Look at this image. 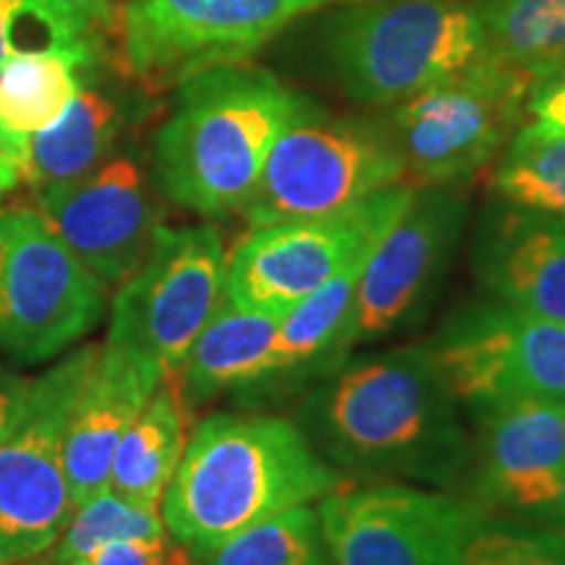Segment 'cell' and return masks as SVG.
<instances>
[{
  "label": "cell",
  "mask_w": 565,
  "mask_h": 565,
  "mask_svg": "<svg viewBox=\"0 0 565 565\" xmlns=\"http://www.w3.org/2000/svg\"><path fill=\"white\" fill-rule=\"evenodd\" d=\"M299 427L324 461L366 482L448 484L469 461L458 401L427 345L343 366L303 401Z\"/></svg>",
  "instance_id": "cell-1"
},
{
  "label": "cell",
  "mask_w": 565,
  "mask_h": 565,
  "mask_svg": "<svg viewBox=\"0 0 565 565\" xmlns=\"http://www.w3.org/2000/svg\"><path fill=\"white\" fill-rule=\"evenodd\" d=\"M299 424L273 414H210L189 435L162 494L168 534L192 553L351 484Z\"/></svg>",
  "instance_id": "cell-2"
},
{
  "label": "cell",
  "mask_w": 565,
  "mask_h": 565,
  "mask_svg": "<svg viewBox=\"0 0 565 565\" xmlns=\"http://www.w3.org/2000/svg\"><path fill=\"white\" fill-rule=\"evenodd\" d=\"M312 103L270 71L231 63L181 82L154 139V181L168 200L200 215L242 212L267 154Z\"/></svg>",
  "instance_id": "cell-3"
},
{
  "label": "cell",
  "mask_w": 565,
  "mask_h": 565,
  "mask_svg": "<svg viewBox=\"0 0 565 565\" xmlns=\"http://www.w3.org/2000/svg\"><path fill=\"white\" fill-rule=\"evenodd\" d=\"M477 0H366L330 34L343 92L370 105H398L484 58Z\"/></svg>",
  "instance_id": "cell-4"
},
{
  "label": "cell",
  "mask_w": 565,
  "mask_h": 565,
  "mask_svg": "<svg viewBox=\"0 0 565 565\" xmlns=\"http://www.w3.org/2000/svg\"><path fill=\"white\" fill-rule=\"evenodd\" d=\"M529 82L484 55L398 103L387 134L404 160L408 186H458L492 166L526 124Z\"/></svg>",
  "instance_id": "cell-5"
},
{
  "label": "cell",
  "mask_w": 565,
  "mask_h": 565,
  "mask_svg": "<svg viewBox=\"0 0 565 565\" xmlns=\"http://www.w3.org/2000/svg\"><path fill=\"white\" fill-rule=\"evenodd\" d=\"M108 288L40 210L0 207V356L51 362L103 320Z\"/></svg>",
  "instance_id": "cell-6"
},
{
  "label": "cell",
  "mask_w": 565,
  "mask_h": 565,
  "mask_svg": "<svg viewBox=\"0 0 565 565\" xmlns=\"http://www.w3.org/2000/svg\"><path fill=\"white\" fill-rule=\"evenodd\" d=\"M97 353L100 345H79L26 383L17 419L0 443V563L45 555L74 513L63 440Z\"/></svg>",
  "instance_id": "cell-7"
},
{
  "label": "cell",
  "mask_w": 565,
  "mask_h": 565,
  "mask_svg": "<svg viewBox=\"0 0 565 565\" xmlns=\"http://www.w3.org/2000/svg\"><path fill=\"white\" fill-rule=\"evenodd\" d=\"M412 194L414 186L398 183L330 215L252 228L228 252L225 299L282 317L324 282L364 265Z\"/></svg>",
  "instance_id": "cell-8"
},
{
  "label": "cell",
  "mask_w": 565,
  "mask_h": 565,
  "mask_svg": "<svg viewBox=\"0 0 565 565\" xmlns=\"http://www.w3.org/2000/svg\"><path fill=\"white\" fill-rule=\"evenodd\" d=\"M398 183L406 168L387 129L324 118L312 105L273 145L242 212L249 228H263L330 215Z\"/></svg>",
  "instance_id": "cell-9"
},
{
  "label": "cell",
  "mask_w": 565,
  "mask_h": 565,
  "mask_svg": "<svg viewBox=\"0 0 565 565\" xmlns=\"http://www.w3.org/2000/svg\"><path fill=\"white\" fill-rule=\"evenodd\" d=\"M225 270L215 225H160L145 263L116 288L105 343L171 377L225 299Z\"/></svg>",
  "instance_id": "cell-10"
},
{
  "label": "cell",
  "mask_w": 565,
  "mask_h": 565,
  "mask_svg": "<svg viewBox=\"0 0 565 565\" xmlns=\"http://www.w3.org/2000/svg\"><path fill=\"white\" fill-rule=\"evenodd\" d=\"M324 0H126L121 55L134 79L160 89L246 63Z\"/></svg>",
  "instance_id": "cell-11"
},
{
  "label": "cell",
  "mask_w": 565,
  "mask_h": 565,
  "mask_svg": "<svg viewBox=\"0 0 565 565\" xmlns=\"http://www.w3.org/2000/svg\"><path fill=\"white\" fill-rule=\"evenodd\" d=\"M427 351L469 412L515 398L565 404V322L484 299L458 309Z\"/></svg>",
  "instance_id": "cell-12"
},
{
  "label": "cell",
  "mask_w": 565,
  "mask_h": 565,
  "mask_svg": "<svg viewBox=\"0 0 565 565\" xmlns=\"http://www.w3.org/2000/svg\"><path fill=\"white\" fill-rule=\"evenodd\" d=\"M333 565H461L475 503L404 482H351L317 503Z\"/></svg>",
  "instance_id": "cell-13"
},
{
  "label": "cell",
  "mask_w": 565,
  "mask_h": 565,
  "mask_svg": "<svg viewBox=\"0 0 565 565\" xmlns=\"http://www.w3.org/2000/svg\"><path fill=\"white\" fill-rule=\"evenodd\" d=\"M463 221L466 200L456 186L414 189L359 275L349 349L380 341L419 315L448 273Z\"/></svg>",
  "instance_id": "cell-14"
},
{
  "label": "cell",
  "mask_w": 565,
  "mask_h": 565,
  "mask_svg": "<svg viewBox=\"0 0 565 565\" xmlns=\"http://www.w3.org/2000/svg\"><path fill=\"white\" fill-rule=\"evenodd\" d=\"M38 210L105 288H118L150 254L160 215L150 181L129 154L38 189Z\"/></svg>",
  "instance_id": "cell-15"
},
{
  "label": "cell",
  "mask_w": 565,
  "mask_h": 565,
  "mask_svg": "<svg viewBox=\"0 0 565 565\" xmlns=\"http://www.w3.org/2000/svg\"><path fill=\"white\" fill-rule=\"evenodd\" d=\"M471 414L475 505L542 524L565 477V404L515 398Z\"/></svg>",
  "instance_id": "cell-16"
},
{
  "label": "cell",
  "mask_w": 565,
  "mask_h": 565,
  "mask_svg": "<svg viewBox=\"0 0 565 565\" xmlns=\"http://www.w3.org/2000/svg\"><path fill=\"white\" fill-rule=\"evenodd\" d=\"M162 380L166 374L134 353L108 343L100 345L71 408L63 440V463L74 508L108 490L118 443Z\"/></svg>",
  "instance_id": "cell-17"
},
{
  "label": "cell",
  "mask_w": 565,
  "mask_h": 565,
  "mask_svg": "<svg viewBox=\"0 0 565 565\" xmlns=\"http://www.w3.org/2000/svg\"><path fill=\"white\" fill-rule=\"evenodd\" d=\"M477 275L490 299L565 322V223L505 204L482 225Z\"/></svg>",
  "instance_id": "cell-18"
},
{
  "label": "cell",
  "mask_w": 565,
  "mask_h": 565,
  "mask_svg": "<svg viewBox=\"0 0 565 565\" xmlns=\"http://www.w3.org/2000/svg\"><path fill=\"white\" fill-rule=\"evenodd\" d=\"M280 317L221 301L173 374L189 408L217 395L273 380V345Z\"/></svg>",
  "instance_id": "cell-19"
},
{
  "label": "cell",
  "mask_w": 565,
  "mask_h": 565,
  "mask_svg": "<svg viewBox=\"0 0 565 565\" xmlns=\"http://www.w3.org/2000/svg\"><path fill=\"white\" fill-rule=\"evenodd\" d=\"M124 124V105L110 92L84 79L58 121L24 141L21 183L38 192L89 173L116 150Z\"/></svg>",
  "instance_id": "cell-20"
},
{
  "label": "cell",
  "mask_w": 565,
  "mask_h": 565,
  "mask_svg": "<svg viewBox=\"0 0 565 565\" xmlns=\"http://www.w3.org/2000/svg\"><path fill=\"white\" fill-rule=\"evenodd\" d=\"M189 422L192 408L171 374L154 387L150 401L126 427L113 456L110 490L131 503L160 511L162 494L186 450Z\"/></svg>",
  "instance_id": "cell-21"
},
{
  "label": "cell",
  "mask_w": 565,
  "mask_h": 565,
  "mask_svg": "<svg viewBox=\"0 0 565 565\" xmlns=\"http://www.w3.org/2000/svg\"><path fill=\"white\" fill-rule=\"evenodd\" d=\"M87 45L26 47L0 66V134L24 145L66 113L95 66Z\"/></svg>",
  "instance_id": "cell-22"
},
{
  "label": "cell",
  "mask_w": 565,
  "mask_h": 565,
  "mask_svg": "<svg viewBox=\"0 0 565 565\" xmlns=\"http://www.w3.org/2000/svg\"><path fill=\"white\" fill-rule=\"evenodd\" d=\"M362 267L338 275L280 317L273 345V380L299 374L349 351V324Z\"/></svg>",
  "instance_id": "cell-23"
},
{
  "label": "cell",
  "mask_w": 565,
  "mask_h": 565,
  "mask_svg": "<svg viewBox=\"0 0 565 565\" xmlns=\"http://www.w3.org/2000/svg\"><path fill=\"white\" fill-rule=\"evenodd\" d=\"M492 189L505 204L565 223V134L521 124L494 160Z\"/></svg>",
  "instance_id": "cell-24"
},
{
  "label": "cell",
  "mask_w": 565,
  "mask_h": 565,
  "mask_svg": "<svg viewBox=\"0 0 565 565\" xmlns=\"http://www.w3.org/2000/svg\"><path fill=\"white\" fill-rule=\"evenodd\" d=\"M484 51L532 79L565 53V0H477Z\"/></svg>",
  "instance_id": "cell-25"
},
{
  "label": "cell",
  "mask_w": 565,
  "mask_h": 565,
  "mask_svg": "<svg viewBox=\"0 0 565 565\" xmlns=\"http://www.w3.org/2000/svg\"><path fill=\"white\" fill-rule=\"evenodd\" d=\"M192 555L194 565H333L312 505L273 515Z\"/></svg>",
  "instance_id": "cell-26"
},
{
  "label": "cell",
  "mask_w": 565,
  "mask_h": 565,
  "mask_svg": "<svg viewBox=\"0 0 565 565\" xmlns=\"http://www.w3.org/2000/svg\"><path fill=\"white\" fill-rule=\"evenodd\" d=\"M166 532L168 529L162 524L160 511L131 503L108 487L74 508L66 529L47 553L53 557V565H66L92 550L108 545V542L158 536Z\"/></svg>",
  "instance_id": "cell-27"
},
{
  "label": "cell",
  "mask_w": 565,
  "mask_h": 565,
  "mask_svg": "<svg viewBox=\"0 0 565 565\" xmlns=\"http://www.w3.org/2000/svg\"><path fill=\"white\" fill-rule=\"evenodd\" d=\"M461 565H565V532L479 511L466 534Z\"/></svg>",
  "instance_id": "cell-28"
},
{
  "label": "cell",
  "mask_w": 565,
  "mask_h": 565,
  "mask_svg": "<svg viewBox=\"0 0 565 565\" xmlns=\"http://www.w3.org/2000/svg\"><path fill=\"white\" fill-rule=\"evenodd\" d=\"M40 9L53 45H87L97 51V38L113 19L110 0H40Z\"/></svg>",
  "instance_id": "cell-29"
},
{
  "label": "cell",
  "mask_w": 565,
  "mask_h": 565,
  "mask_svg": "<svg viewBox=\"0 0 565 565\" xmlns=\"http://www.w3.org/2000/svg\"><path fill=\"white\" fill-rule=\"evenodd\" d=\"M66 565H194V555L166 532L108 542Z\"/></svg>",
  "instance_id": "cell-30"
},
{
  "label": "cell",
  "mask_w": 565,
  "mask_h": 565,
  "mask_svg": "<svg viewBox=\"0 0 565 565\" xmlns=\"http://www.w3.org/2000/svg\"><path fill=\"white\" fill-rule=\"evenodd\" d=\"M526 118L550 131L565 134V53L532 74L526 92Z\"/></svg>",
  "instance_id": "cell-31"
},
{
  "label": "cell",
  "mask_w": 565,
  "mask_h": 565,
  "mask_svg": "<svg viewBox=\"0 0 565 565\" xmlns=\"http://www.w3.org/2000/svg\"><path fill=\"white\" fill-rule=\"evenodd\" d=\"M21 19H34L47 32L40 0H0V66L21 51L17 45V26ZM47 38H51V32H47Z\"/></svg>",
  "instance_id": "cell-32"
},
{
  "label": "cell",
  "mask_w": 565,
  "mask_h": 565,
  "mask_svg": "<svg viewBox=\"0 0 565 565\" xmlns=\"http://www.w3.org/2000/svg\"><path fill=\"white\" fill-rule=\"evenodd\" d=\"M26 383H30V380L17 374L13 366L0 362V443L9 435L13 419H17L21 398H24L26 393Z\"/></svg>",
  "instance_id": "cell-33"
},
{
  "label": "cell",
  "mask_w": 565,
  "mask_h": 565,
  "mask_svg": "<svg viewBox=\"0 0 565 565\" xmlns=\"http://www.w3.org/2000/svg\"><path fill=\"white\" fill-rule=\"evenodd\" d=\"M21 154H24V145L0 134V194L11 192L21 183Z\"/></svg>",
  "instance_id": "cell-34"
},
{
  "label": "cell",
  "mask_w": 565,
  "mask_h": 565,
  "mask_svg": "<svg viewBox=\"0 0 565 565\" xmlns=\"http://www.w3.org/2000/svg\"><path fill=\"white\" fill-rule=\"evenodd\" d=\"M542 524L553 526V529H561V532H565V477H563L561 490H557V498L553 500V505H550V511H547L545 519H542Z\"/></svg>",
  "instance_id": "cell-35"
},
{
  "label": "cell",
  "mask_w": 565,
  "mask_h": 565,
  "mask_svg": "<svg viewBox=\"0 0 565 565\" xmlns=\"http://www.w3.org/2000/svg\"><path fill=\"white\" fill-rule=\"evenodd\" d=\"M324 3H330V0H324Z\"/></svg>",
  "instance_id": "cell-36"
},
{
  "label": "cell",
  "mask_w": 565,
  "mask_h": 565,
  "mask_svg": "<svg viewBox=\"0 0 565 565\" xmlns=\"http://www.w3.org/2000/svg\"><path fill=\"white\" fill-rule=\"evenodd\" d=\"M0 565H6V563H0Z\"/></svg>",
  "instance_id": "cell-37"
}]
</instances>
